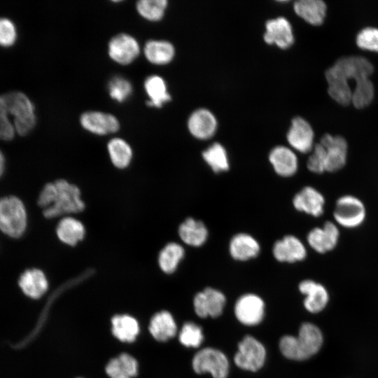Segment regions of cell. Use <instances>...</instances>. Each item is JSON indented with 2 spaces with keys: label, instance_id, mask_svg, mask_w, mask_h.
<instances>
[{
  "label": "cell",
  "instance_id": "1",
  "mask_svg": "<svg viewBox=\"0 0 378 378\" xmlns=\"http://www.w3.org/2000/svg\"><path fill=\"white\" fill-rule=\"evenodd\" d=\"M34 107L26 94L12 91L0 95V139H12L15 133L28 134L34 127Z\"/></svg>",
  "mask_w": 378,
  "mask_h": 378
},
{
  "label": "cell",
  "instance_id": "2",
  "mask_svg": "<svg viewBox=\"0 0 378 378\" xmlns=\"http://www.w3.org/2000/svg\"><path fill=\"white\" fill-rule=\"evenodd\" d=\"M54 182V191L50 205L42 210L46 219L60 218L65 216L83 212L86 204L82 197L80 188L65 178H58Z\"/></svg>",
  "mask_w": 378,
  "mask_h": 378
},
{
  "label": "cell",
  "instance_id": "3",
  "mask_svg": "<svg viewBox=\"0 0 378 378\" xmlns=\"http://www.w3.org/2000/svg\"><path fill=\"white\" fill-rule=\"evenodd\" d=\"M322 343L323 336L319 328L312 323H305L301 326L297 337H282L279 349L287 358L303 360L316 354Z\"/></svg>",
  "mask_w": 378,
  "mask_h": 378
},
{
  "label": "cell",
  "instance_id": "4",
  "mask_svg": "<svg viewBox=\"0 0 378 378\" xmlns=\"http://www.w3.org/2000/svg\"><path fill=\"white\" fill-rule=\"evenodd\" d=\"M29 225L27 206L23 200L14 195L0 197V232L10 239L24 235Z\"/></svg>",
  "mask_w": 378,
  "mask_h": 378
},
{
  "label": "cell",
  "instance_id": "5",
  "mask_svg": "<svg viewBox=\"0 0 378 378\" xmlns=\"http://www.w3.org/2000/svg\"><path fill=\"white\" fill-rule=\"evenodd\" d=\"M374 70L371 62L361 56H349L339 59L325 73L328 83L349 85V80L357 81L369 78Z\"/></svg>",
  "mask_w": 378,
  "mask_h": 378
},
{
  "label": "cell",
  "instance_id": "6",
  "mask_svg": "<svg viewBox=\"0 0 378 378\" xmlns=\"http://www.w3.org/2000/svg\"><path fill=\"white\" fill-rule=\"evenodd\" d=\"M333 217L337 225L347 229L356 228L365 220L366 209L357 197L342 195L335 202Z\"/></svg>",
  "mask_w": 378,
  "mask_h": 378
},
{
  "label": "cell",
  "instance_id": "7",
  "mask_svg": "<svg viewBox=\"0 0 378 378\" xmlns=\"http://www.w3.org/2000/svg\"><path fill=\"white\" fill-rule=\"evenodd\" d=\"M192 365L197 374L210 372L214 378H226L229 362L226 356L214 348H204L193 357Z\"/></svg>",
  "mask_w": 378,
  "mask_h": 378
},
{
  "label": "cell",
  "instance_id": "8",
  "mask_svg": "<svg viewBox=\"0 0 378 378\" xmlns=\"http://www.w3.org/2000/svg\"><path fill=\"white\" fill-rule=\"evenodd\" d=\"M265 356L264 346L253 337L246 335L239 343L234 360L239 368L255 372L264 365Z\"/></svg>",
  "mask_w": 378,
  "mask_h": 378
},
{
  "label": "cell",
  "instance_id": "9",
  "mask_svg": "<svg viewBox=\"0 0 378 378\" xmlns=\"http://www.w3.org/2000/svg\"><path fill=\"white\" fill-rule=\"evenodd\" d=\"M319 143L326 150V172H335L342 169L347 160L348 144L346 139L339 135L325 134Z\"/></svg>",
  "mask_w": 378,
  "mask_h": 378
},
{
  "label": "cell",
  "instance_id": "10",
  "mask_svg": "<svg viewBox=\"0 0 378 378\" xmlns=\"http://www.w3.org/2000/svg\"><path fill=\"white\" fill-rule=\"evenodd\" d=\"M286 138L292 148L301 153H311L315 145L311 125L300 116L293 118Z\"/></svg>",
  "mask_w": 378,
  "mask_h": 378
},
{
  "label": "cell",
  "instance_id": "11",
  "mask_svg": "<svg viewBox=\"0 0 378 378\" xmlns=\"http://www.w3.org/2000/svg\"><path fill=\"white\" fill-rule=\"evenodd\" d=\"M225 302V296L222 292L207 287L195 295L193 304L198 316L215 318L222 314Z\"/></svg>",
  "mask_w": 378,
  "mask_h": 378
},
{
  "label": "cell",
  "instance_id": "12",
  "mask_svg": "<svg viewBox=\"0 0 378 378\" xmlns=\"http://www.w3.org/2000/svg\"><path fill=\"white\" fill-rule=\"evenodd\" d=\"M340 234L338 225L332 221H326L323 227L312 229L307 234V241L314 251L325 253L335 248Z\"/></svg>",
  "mask_w": 378,
  "mask_h": 378
},
{
  "label": "cell",
  "instance_id": "13",
  "mask_svg": "<svg viewBox=\"0 0 378 378\" xmlns=\"http://www.w3.org/2000/svg\"><path fill=\"white\" fill-rule=\"evenodd\" d=\"M265 304L259 296L248 293L241 295L236 302L234 314L239 322L246 326L260 323L264 316Z\"/></svg>",
  "mask_w": 378,
  "mask_h": 378
},
{
  "label": "cell",
  "instance_id": "14",
  "mask_svg": "<svg viewBox=\"0 0 378 378\" xmlns=\"http://www.w3.org/2000/svg\"><path fill=\"white\" fill-rule=\"evenodd\" d=\"M108 55L115 62L127 65L139 55L140 48L136 40L127 34H119L108 43Z\"/></svg>",
  "mask_w": 378,
  "mask_h": 378
},
{
  "label": "cell",
  "instance_id": "15",
  "mask_svg": "<svg viewBox=\"0 0 378 378\" xmlns=\"http://www.w3.org/2000/svg\"><path fill=\"white\" fill-rule=\"evenodd\" d=\"M263 39L266 43L275 45L281 49L289 48L295 40L290 23L284 17L267 20Z\"/></svg>",
  "mask_w": 378,
  "mask_h": 378
},
{
  "label": "cell",
  "instance_id": "16",
  "mask_svg": "<svg viewBox=\"0 0 378 378\" xmlns=\"http://www.w3.org/2000/svg\"><path fill=\"white\" fill-rule=\"evenodd\" d=\"M18 284L24 295L34 300L43 296L49 287L46 273L38 267L24 270L19 276Z\"/></svg>",
  "mask_w": 378,
  "mask_h": 378
},
{
  "label": "cell",
  "instance_id": "17",
  "mask_svg": "<svg viewBox=\"0 0 378 378\" xmlns=\"http://www.w3.org/2000/svg\"><path fill=\"white\" fill-rule=\"evenodd\" d=\"M86 227L82 220L74 215L59 218L55 226V235L64 245L74 247L86 237Z\"/></svg>",
  "mask_w": 378,
  "mask_h": 378
},
{
  "label": "cell",
  "instance_id": "18",
  "mask_svg": "<svg viewBox=\"0 0 378 378\" xmlns=\"http://www.w3.org/2000/svg\"><path fill=\"white\" fill-rule=\"evenodd\" d=\"M307 248L302 241L291 234L276 241L272 247L274 258L281 262L293 263L307 257Z\"/></svg>",
  "mask_w": 378,
  "mask_h": 378
},
{
  "label": "cell",
  "instance_id": "19",
  "mask_svg": "<svg viewBox=\"0 0 378 378\" xmlns=\"http://www.w3.org/2000/svg\"><path fill=\"white\" fill-rule=\"evenodd\" d=\"M80 125L87 131L97 135L116 132L120 124L112 114L101 111H87L80 118Z\"/></svg>",
  "mask_w": 378,
  "mask_h": 378
},
{
  "label": "cell",
  "instance_id": "20",
  "mask_svg": "<svg viewBox=\"0 0 378 378\" xmlns=\"http://www.w3.org/2000/svg\"><path fill=\"white\" fill-rule=\"evenodd\" d=\"M218 122L215 115L206 108H198L189 116L188 128L195 138L200 140L211 139L216 133Z\"/></svg>",
  "mask_w": 378,
  "mask_h": 378
},
{
  "label": "cell",
  "instance_id": "21",
  "mask_svg": "<svg viewBox=\"0 0 378 378\" xmlns=\"http://www.w3.org/2000/svg\"><path fill=\"white\" fill-rule=\"evenodd\" d=\"M325 202L323 195L318 190L307 186L295 194L293 204L300 212L319 217L323 214Z\"/></svg>",
  "mask_w": 378,
  "mask_h": 378
},
{
  "label": "cell",
  "instance_id": "22",
  "mask_svg": "<svg viewBox=\"0 0 378 378\" xmlns=\"http://www.w3.org/2000/svg\"><path fill=\"white\" fill-rule=\"evenodd\" d=\"M269 161L276 174L290 177L298 169V160L295 152L285 146H276L269 154Z\"/></svg>",
  "mask_w": 378,
  "mask_h": 378
},
{
  "label": "cell",
  "instance_id": "23",
  "mask_svg": "<svg viewBox=\"0 0 378 378\" xmlns=\"http://www.w3.org/2000/svg\"><path fill=\"white\" fill-rule=\"evenodd\" d=\"M260 251L258 241L251 234L238 233L234 235L229 244L231 257L238 261H246L256 258Z\"/></svg>",
  "mask_w": 378,
  "mask_h": 378
},
{
  "label": "cell",
  "instance_id": "24",
  "mask_svg": "<svg viewBox=\"0 0 378 378\" xmlns=\"http://www.w3.org/2000/svg\"><path fill=\"white\" fill-rule=\"evenodd\" d=\"M299 290L306 295L304 305L309 312H321L328 302V293L326 288L313 280L307 279L301 281Z\"/></svg>",
  "mask_w": 378,
  "mask_h": 378
},
{
  "label": "cell",
  "instance_id": "25",
  "mask_svg": "<svg viewBox=\"0 0 378 378\" xmlns=\"http://www.w3.org/2000/svg\"><path fill=\"white\" fill-rule=\"evenodd\" d=\"M178 234L185 244L200 247L206 241L209 232L202 221L194 218H187L179 225Z\"/></svg>",
  "mask_w": 378,
  "mask_h": 378
},
{
  "label": "cell",
  "instance_id": "26",
  "mask_svg": "<svg viewBox=\"0 0 378 378\" xmlns=\"http://www.w3.org/2000/svg\"><path fill=\"white\" fill-rule=\"evenodd\" d=\"M295 13L306 22L318 26L323 23L327 6L321 0H299L294 3Z\"/></svg>",
  "mask_w": 378,
  "mask_h": 378
},
{
  "label": "cell",
  "instance_id": "27",
  "mask_svg": "<svg viewBox=\"0 0 378 378\" xmlns=\"http://www.w3.org/2000/svg\"><path fill=\"white\" fill-rule=\"evenodd\" d=\"M184 256L183 246L178 242L169 241L158 252L157 263L163 273L172 274L176 271Z\"/></svg>",
  "mask_w": 378,
  "mask_h": 378
},
{
  "label": "cell",
  "instance_id": "28",
  "mask_svg": "<svg viewBox=\"0 0 378 378\" xmlns=\"http://www.w3.org/2000/svg\"><path fill=\"white\" fill-rule=\"evenodd\" d=\"M176 324L172 315L167 311H161L151 318L149 331L158 341L165 342L176 335Z\"/></svg>",
  "mask_w": 378,
  "mask_h": 378
},
{
  "label": "cell",
  "instance_id": "29",
  "mask_svg": "<svg viewBox=\"0 0 378 378\" xmlns=\"http://www.w3.org/2000/svg\"><path fill=\"white\" fill-rule=\"evenodd\" d=\"M105 370L110 378H133L138 374V362L132 356L123 353L111 359Z\"/></svg>",
  "mask_w": 378,
  "mask_h": 378
},
{
  "label": "cell",
  "instance_id": "30",
  "mask_svg": "<svg viewBox=\"0 0 378 378\" xmlns=\"http://www.w3.org/2000/svg\"><path fill=\"white\" fill-rule=\"evenodd\" d=\"M107 151L111 164L116 169H125L131 164L133 150L125 139L119 137L111 139L107 144Z\"/></svg>",
  "mask_w": 378,
  "mask_h": 378
},
{
  "label": "cell",
  "instance_id": "31",
  "mask_svg": "<svg viewBox=\"0 0 378 378\" xmlns=\"http://www.w3.org/2000/svg\"><path fill=\"white\" fill-rule=\"evenodd\" d=\"M111 331L118 340L132 342L139 335V326L136 318L132 316L115 315L111 318Z\"/></svg>",
  "mask_w": 378,
  "mask_h": 378
},
{
  "label": "cell",
  "instance_id": "32",
  "mask_svg": "<svg viewBox=\"0 0 378 378\" xmlns=\"http://www.w3.org/2000/svg\"><path fill=\"white\" fill-rule=\"evenodd\" d=\"M144 55L150 63L164 65L172 61L175 55V49L169 41L150 40L145 45Z\"/></svg>",
  "mask_w": 378,
  "mask_h": 378
},
{
  "label": "cell",
  "instance_id": "33",
  "mask_svg": "<svg viewBox=\"0 0 378 378\" xmlns=\"http://www.w3.org/2000/svg\"><path fill=\"white\" fill-rule=\"evenodd\" d=\"M144 88L149 97L146 102L148 106L161 108L172 99L164 80L159 76H148L144 82Z\"/></svg>",
  "mask_w": 378,
  "mask_h": 378
},
{
  "label": "cell",
  "instance_id": "34",
  "mask_svg": "<svg viewBox=\"0 0 378 378\" xmlns=\"http://www.w3.org/2000/svg\"><path fill=\"white\" fill-rule=\"evenodd\" d=\"M202 156L215 173L226 172L230 168L227 151L223 146L218 142L212 144L204 150Z\"/></svg>",
  "mask_w": 378,
  "mask_h": 378
},
{
  "label": "cell",
  "instance_id": "35",
  "mask_svg": "<svg viewBox=\"0 0 378 378\" xmlns=\"http://www.w3.org/2000/svg\"><path fill=\"white\" fill-rule=\"evenodd\" d=\"M374 94V85L369 78L360 79L352 90L351 103L356 108H363L372 102Z\"/></svg>",
  "mask_w": 378,
  "mask_h": 378
},
{
  "label": "cell",
  "instance_id": "36",
  "mask_svg": "<svg viewBox=\"0 0 378 378\" xmlns=\"http://www.w3.org/2000/svg\"><path fill=\"white\" fill-rule=\"evenodd\" d=\"M167 0H141L136 3L138 13L150 21L160 20L167 7Z\"/></svg>",
  "mask_w": 378,
  "mask_h": 378
},
{
  "label": "cell",
  "instance_id": "37",
  "mask_svg": "<svg viewBox=\"0 0 378 378\" xmlns=\"http://www.w3.org/2000/svg\"><path fill=\"white\" fill-rule=\"evenodd\" d=\"M179 341L185 346L197 347L203 340L202 328L192 322L186 323L179 333Z\"/></svg>",
  "mask_w": 378,
  "mask_h": 378
},
{
  "label": "cell",
  "instance_id": "38",
  "mask_svg": "<svg viewBox=\"0 0 378 378\" xmlns=\"http://www.w3.org/2000/svg\"><path fill=\"white\" fill-rule=\"evenodd\" d=\"M110 97L118 102L125 101L132 94V86L129 80L121 76H115L108 83Z\"/></svg>",
  "mask_w": 378,
  "mask_h": 378
},
{
  "label": "cell",
  "instance_id": "39",
  "mask_svg": "<svg viewBox=\"0 0 378 378\" xmlns=\"http://www.w3.org/2000/svg\"><path fill=\"white\" fill-rule=\"evenodd\" d=\"M356 42L360 49L378 52V29L365 27L357 34Z\"/></svg>",
  "mask_w": 378,
  "mask_h": 378
},
{
  "label": "cell",
  "instance_id": "40",
  "mask_svg": "<svg viewBox=\"0 0 378 378\" xmlns=\"http://www.w3.org/2000/svg\"><path fill=\"white\" fill-rule=\"evenodd\" d=\"M326 150L324 147L318 142L316 144L311 151V155L307 162V169L315 174H321L326 172Z\"/></svg>",
  "mask_w": 378,
  "mask_h": 378
},
{
  "label": "cell",
  "instance_id": "41",
  "mask_svg": "<svg viewBox=\"0 0 378 378\" xmlns=\"http://www.w3.org/2000/svg\"><path fill=\"white\" fill-rule=\"evenodd\" d=\"M16 38V30L14 24L6 18H0V45L10 46Z\"/></svg>",
  "mask_w": 378,
  "mask_h": 378
},
{
  "label": "cell",
  "instance_id": "42",
  "mask_svg": "<svg viewBox=\"0 0 378 378\" xmlns=\"http://www.w3.org/2000/svg\"><path fill=\"white\" fill-rule=\"evenodd\" d=\"M5 169H6L5 157H4L2 151L0 150V178L4 175V172H5Z\"/></svg>",
  "mask_w": 378,
  "mask_h": 378
}]
</instances>
